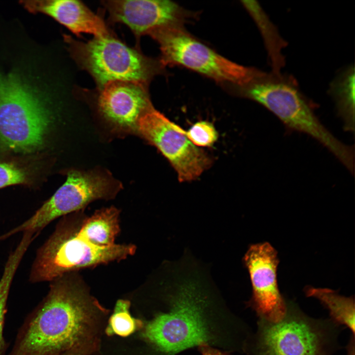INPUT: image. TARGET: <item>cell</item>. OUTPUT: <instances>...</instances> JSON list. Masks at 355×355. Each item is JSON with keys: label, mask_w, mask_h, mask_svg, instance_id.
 I'll return each instance as SVG.
<instances>
[{"label": "cell", "mask_w": 355, "mask_h": 355, "mask_svg": "<svg viewBox=\"0 0 355 355\" xmlns=\"http://www.w3.org/2000/svg\"><path fill=\"white\" fill-rule=\"evenodd\" d=\"M40 95L19 74L0 72V151L31 153L43 145L51 118Z\"/></svg>", "instance_id": "5"}, {"label": "cell", "mask_w": 355, "mask_h": 355, "mask_svg": "<svg viewBox=\"0 0 355 355\" xmlns=\"http://www.w3.org/2000/svg\"><path fill=\"white\" fill-rule=\"evenodd\" d=\"M287 75L267 73L258 70L254 78L239 87L240 94L261 104L275 114L288 129L315 139L345 166L355 160L354 146L338 140L319 120L312 106Z\"/></svg>", "instance_id": "3"}, {"label": "cell", "mask_w": 355, "mask_h": 355, "mask_svg": "<svg viewBox=\"0 0 355 355\" xmlns=\"http://www.w3.org/2000/svg\"><path fill=\"white\" fill-rule=\"evenodd\" d=\"M120 189L119 182L103 171L71 170L63 185L31 217L0 239L19 232L38 234L59 217L79 212L95 200L114 198Z\"/></svg>", "instance_id": "9"}, {"label": "cell", "mask_w": 355, "mask_h": 355, "mask_svg": "<svg viewBox=\"0 0 355 355\" xmlns=\"http://www.w3.org/2000/svg\"><path fill=\"white\" fill-rule=\"evenodd\" d=\"M84 217L76 213L60 221L37 252L31 271V282H52L74 271L120 261L135 254L136 247L133 244L103 247L89 242L79 233Z\"/></svg>", "instance_id": "4"}, {"label": "cell", "mask_w": 355, "mask_h": 355, "mask_svg": "<svg viewBox=\"0 0 355 355\" xmlns=\"http://www.w3.org/2000/svg\"><path fill=\"white\" fill-rule=\"evenodd\" d=\"M198 350L202 355H228L226 353L221 352L207 345L199 346Z\"/></svg>", "instance_id": "23"}, {"label": "cell", "mask_w": 355, "mask_h": 355, "mask_svg": "<svg viewBox=\"0 0 355 355\" xmlns=\"http://www.w3.org/2000/svg\"><path fill=\"white\" fill-rule=\"evenodd\" d=\"M243 4L257 24L263 36L272 67V72L281 74L284 64L282 50L287 45L266 13L255 1L244 0Z\"/></svg>", "instance_id": "16"}, {"label": "cell", "mask_w": 355, "mask_h": 355, "mask_svg": "<svg viewBox=\"0 0 355 355\" xmlns=\"http://www.w3.org/2000/svg\"><path fill=\"white\" fill-rule=\"evenodd\" d=\"M31 12L51 16L74 34L94 35L95 37L111 36L103 20L80 1L43 0L21 1Z\"/></svg>", "instance_id": "14"}, {"label": "cell", "mask_w": 355, "mask_h": 355, "mask_svg": "<svg viewBox=\"0 0 355 355\" xmlns=\"http://www.w3.org/2000/svg\"><path fill=\"white\" fill-rule=\"evenodd\" d=\"M184 134L195 146H210L216 141L217 132L210 122L201 121L194 124Z\"/></svg>", "instance_id": "21"}, {"label": "cell", "mask_w": 355, "mask_h": 355, "mask_svg": "<svg viewBox=\"0 0 355 355\" xmlns=\"http://www.w3.org/2000/svg\"><path fill=\"white\" fill-rule=\"evenodd\" d=\"M348 355H354V337H352L349 346Z\"/></svg>", "instance_id": "24"}, {"label": "cell", "mask_w": 355, "mask_h": 355, "mask_svg": "<svg viewBox=\"0 0 355 355\" xmlns=\"http://www.w3.org/2000/svg\"><path fill=\"white\" fill-rule=\"evenodd\" d=\"M355 68L350 66L330 84L329 91L346 130L355 131Z\"/></svg>", "instance_id": "17"}, {"label": "cell", "mask_w": 355, "mask_h": 355, "mask_svg": "<svg viewBox=\"0 0 355 355\" xmlns=\"http://www.w3.org/2000/svg\"><path fill=\"white\" fill-rule=\"evenodd\" d=\"M184 131L154 108L137 124V131L168 159L181 182L196 179L212 163L207 154L189 141Z\"/></svg>", "instance_id": "10"}, {"label": "cell", "mask_w": 355, "mask_h": 355, "mask_svg": "<svg viewBox=\"0 0 355 355\" xmlns=\"http://www.w3.org/2000/svg\"><path fill=\"white\" fill-rule=\"evenodd\" d=\"M130 306L131 302L128 300L119 299L117 301L113 312L109 318L105 328L107 335L126 337L135 331L141 330L144 322L131 316Z\"/></svg>", "instance_id": "19"}, {"label": "cell", "mask_w": 355, "mask_h": 355, "mask_svg": "<svg viewBox=\"0 0 355 355\" xmlns=\"http://www.w3.org/2000/svg\"><path fill=\"white\" fill-rule=\"evenodd\" d=\"M163 272L169 308L143 323L142 338L163 355L217 343L209 313L217 295L206 269L186 251L179 260L165 263Z\"/></svg>", "instance_id": "2"}, {"label": "cell", "mask_w": 355, "mask_h": 355, "mask_svg": "<svg viewBox=\"0 0 355 355\" xmlns=\"http://www.w3.org/2000/svg\"><path fill=\"white\" fill-rule=\"evenodd\" d=\"M23 256L20 250H14L8 258L0 279V355H7L8 345L3 335L6 303L13 279Z\"/></svg>", "instance_id": "20"}, {"label": "cell", "mask_w": 355, "mask_h": 355, "mask_svg": "<svg viewBox=\"0 0 355 355\" xmlns=\"http://www.w3.org/2000/svg\"><path fill=\"white\" fill-rule=\"evenodd\" d=\"M146 84L117 81L102 88L97 98L98 109L106 120L125 131H137L140 118L153 108Z\"/></svg>", "instance_id": "13"}, {"label": "cell", "mask_w": 355, "mask_h": 355, "mask_svg": "<svg viewBox=\"0 0 355 355\" xmlns=\"http://www.w3.org/2000/svg\"><path fill=\"white\" fill-rule=\"evenodd\" d=\"M119 214V210L113 206L97 211L91 216L84 217L79 233L97 246H112L120 230Z\"/></svg>", "instance_id": "15"}, {"label": "cell", "mask_w": 355, "mask_h": 355, "mask_svg": "<svg viewBox=\"0 0 355 355\" xmlns=\"http://www.w3.org/2000/svg\"><path fill=\"white\" fill-rule=\"evenodd\" d=\"M308 297L319 300L326 308L331 319L338 324L348 327L355 334V301L353 297H347L328 289L308 287L305 289Z\"/></svg>", "instance_id": "18"}, {"label": "cell", "mask_w": 355, "mask_h": 355, "mask_svg": "<svg viewBox=\"0 0 355 355\" xmlns=\"http://www.w3.org/2000/svg\"><path fill=\"white\" fill-rule=\"evenodd\" d=\"M158 43L163 66H183L216 81L233 83L237 87L249 82L257 69L234 63L200 42L181 26L156 28L148 34Z\"/></svg>", "instance_id": "8"}, {"label": "cell", "mask_w": 355, "mask_h": 355, "mask_svg": "<svg viewBox=\"0 0 355 355\" xmlns=\"http://www.w3.org/2000/svg\"><path fill=\"white\" fill-rule=\"evenodd\" d=\"M284 318L277 322L259 319L253 343L254 355H331L336 347L338 324L312 319L286 301Z\"/></svg>", "instance_id": "6"}, {"label": "cell", "mask_w": 355, "mask_h": 355, "mask_svg": "<svg viewBox=\"0 0 355 355\" xmlns=\"http://www.w3.org/2000/svg\"><path fill=\"white\" fill-rule=\"evenodd\" d=\"M62 355H77L75 354H73V353H66Z\"/></svg>", "instance_id": "25"}, {"label": "cell", "mask_w": 355, "mask_h": 355, "mask_svg": "<svg viewBox=\"0 0 355 355\" xmlns=\"http://www.w3.org/2000/svg\"><path fill=\"white\" fill-rule=\"evenodd\" d=\"M252 285L248 305L259 319L277 322L285 316L287 303L279 289L276 249L268 242L251 245L244 257Z\"/></svg>", "instance_id": "11"}, {"label": "cell", "mask_w": 355, "mask_h": 355, "mask_svg": "<svg viewBox=\"0 0 355 355\" xmlns=\"http://www.w3.org/2000/svg\"><path fill=\"white\" fill-rule=\"evenodd\" d=\"M103 4L112 22L126 25L137 37L156 28L181 26L186 17L184 10L170 0H113Z\"/></svg>", "instance_id": "12"}, {"label": "cell", "mask_w": 355, "mask_h": 355, "mask_svg": "<svg viewBox=\"0 0 355 355\" xmlns=\"http://www.w3.org/2000/svg\"><path fill=\"white\" fill-rule=\"evenodd\" d=\"M71 273L51 282L47 294L25 319L7 355H91L99 351L109 311Z\"/></svg>", "instance_id": "1"}, {"label": "cell", "mask_w": 355, "mask_h": 355, "mask_svg": "<svg viewBox=\"0 0 355 355\" xmlns=\"http://www.w3.org/2000/svg\"><path fill=\"white\" fill-rule=\"evenodd\" d=\"M28 179V174L23 169L12 163H0V188L24 183Z\"/></svg>", "instance_id": "22"}, {"label": "cell", "mask_w": 355, "mask_h": 355, "mask_svg": "<svg viewBox=\"0 0 355 355\" xmlns=\"http://www.w3.org/2000/svg\"><path fill=\"white\" fill-rule=\"evenodd\" d=\"M64 37L72 58L92 76L99 89L117 81L146 84L164 67L160 60L143 55L112 36H95L87 42Z\"/></svg>", "instance_id": "7"}]
</instances>
